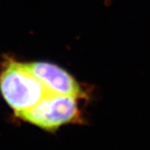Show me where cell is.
I'll return each instance as SVG.
<instances>
[{
    "label": "cell",
    "instance_id": "7a4b0ae2",
    "mask_svg": "<svg viewBox=\"0 0 150 150\" xmlns=\"http://www.w3.org/2000/svg\"><path fill=\"white\" fill-rule=\"evenodd\" d=\"M78 101L79 98L74 97L49 93L17 118L45 131L54 133L63 125L82 121Z\"/></svg>",
    "mask_w": 150,
    "mask_h": 150
},
{
    "label": "cell",
    "instance_id": "6da1fadb",
    "mask_svg": "<svg viewBox=\"0 0 150 150\" xmlns=\"http://www.w3.org/2000/svg\"><path fill=\"white\" fill-rule=\"evenodd\" d=\"M1 94L18 117L49 94L26 63L8 61L0 72Z\"/></svg>",
    "mask_w": 150,
    "mask_h": 150
},
{
    "label": "cell",
    "instance_id": "3957f363",
    "mask_svg": "<svg viewBox=\"0 0 150 150\" xmlns=\"http://www.w3.org/2000/svg\"><path fill=\"white\" fill-rule=\"evenodd\" d=\"M27 67L50 94L83 98L85 93L79 83L67 71L45 62L26 63Z\"/></svg>",
    "mask_w": 150,
    "mask_h": 150
}]
</instances>
